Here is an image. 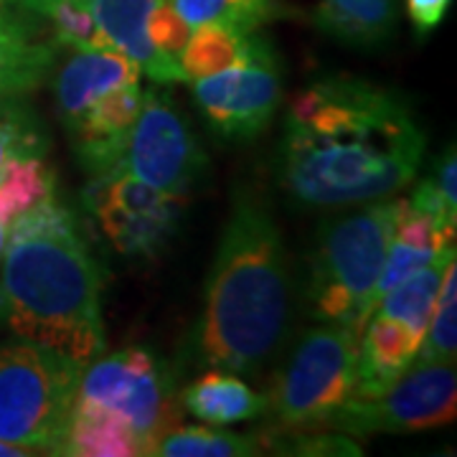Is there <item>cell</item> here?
Segmentation results:
<instances>
[{"mask_svg": "<svg viewBox=\"0 0 457 457\" xmlns=\"http://www.w3.org/2000/svg\"><path fill=\"white\" fill-rule=\"evenodd\" d=\"M425 150V128L396 89L328 74L290 102L275 176L300 209H351L409 186Z\"/></svg>", "mask_w": 457, "mask_h": 457, "instance_id": "cell-1", "label": "cell"}, {"mask_svg": "<svg viewBox=\"0 0 457 457\" xmlns=\"http://www.w3.org/2000/svg\"><path fill=\"white\" fill-rule=\"evenodd\" d=\"M293 311V275L275 213L257 191L237 186L191 330V361L254 378L279 356Z\"/></svg>", "mask_w": 457, "mask_h": 457, "instance_id": "cell-2", "label": "cell"}, {"mask_svg": "<svg viewBox=\"0 0 457 457\" xmlns=\"http://www.w3.org/2000/svg\"><path fill=\"white\" fill-rule=\"evenodd\" d=\"M104 272L77 213L56 196L8 227L0 260V328L87 366L104 353Z\"/></svg>", "mask_w": 457, "mask_h": 457, "instance_id": "cell-3", "label": "cell"}, {"mask_svg": "<svg viewBox=\"0 0 457 457\" xmlns=\"http://www.w3.org/2000/svg\"><path fill=\"white\" fill-rule=\"evenodd\" d=\"M404 198L363 204L318 228L308 257L305 308L318 323L353 328L361 336L371 318V297Z\"/></svg>", "mask_w": 457, "mask_h": 457, "instance_id": "cell-4", "label": "cell"}, {"mask_svg": "<svg viewBox=\"0 0 457 457\" xmlns=\"http://www.w3.org/2000/svg\"><path fill=\"white\" fill-rule=\"evenodd\" d=\"M359 333L348 326L320 323L297 336L267 394L270 432H318L356 394Z\"/></svg>", "mask_w": 457, "mask_h": 457, "instance_id": "cell-5", "label": "cell"}, {"mask_svg": "<svg viewBox=\"0 0 457 457\" xmlns=\"http://www.w3.org/2000/svg\"><path fill=\"white\" fill-rule=\"evenodd\" d=\"M82 363L41 343L0 345V440L59 455L82 376Z\"/></svg>", "mask_w": 457, "mask_h": 457, "instance_id": "cell-6", "label": "cell"}, {"mask_svg": "<svg viewBox=\"0 0 457 457\" xmlns=\"http://www.w3.org/2000/svg\"><path fill=\"white\" fill-rule=\"evenodd\" d=\"M74 404L114 414L135 435L143 455L180 425V394L173 369L145 348L97 356L82 369Z\"/></svg>", "mask_w": 457, "mask_h": 457, "instance_id": "cell-7", "label": "cell"}, {"mask_svg": "<svg viewBox=\"0 0 457 457\" xmlns=\"http://www.w3.org/2000/svg\"><path fill=\"white\" fill-rule=\"evenodd\" d=\"M114 170L183 198L196 191L209 170V158L191 122L179 112L173 97L153 84L143 89V104L132 122L125 150Z\"/></svg>", "mask_w": 457, "mask_h": 457, "instance_id": "cell-8", "label": "cell"}, {"mask_svg": "<svg viewBox=\"0 0 457 457\" xmlns=\"http://www.w3.org/2000/svg\"><path fill=\"white\" fill-rule=\"evenodd\" d=\"M282 87L279 54L262 33L242 62L191 79L194 102L209 130L228 143H249L270 128L282 104Z\"/></svg>", "mask_w": 457, "mask_h": 457, "instance_id": "cell-9", "label": "cell"}, {"mask_svg": "<svg viewBox=\"0 0 457 457\" xmlns=\"http://www.w3.org/2000/svg\"><path fill=\"white\" fill-rule=\"evenodd\" d=\"M455 363L417 361L374 399H351L328 429L343 435H407L455 422Z\"/></svg>", "mask_w": 457, "mask_h": 457, "instance_id": "cell-10", "label": "cell"}, {"mask_svg": "<svg viewBox=\"0 0 457 457\" xmlns=\"http://www.w3.org/2000/svg\"><path fill=\"white\" fill-rule=\"evenodd\" d=\"M82 204L120 254L143 260L163 252L183 213V198L168 196L122 170L89 176Z\"/></svg>", "mask_w": 457, "mask_h": 457, "instance_id": "cell-11", "label": "cell"}, {"mask_svg": "<svg viewBox=\"0 0 457 457\" xmlns=\"http://www.w3.org/2000/svg\"><path fill=\"white\" fill-rule=\"evenodd\" d=\"M143 104L140 82L120 84L97 97L82 114H77L64 130L74 155L89 176L110 173L120 163L132 122Z\"/></svg>", "mask_w": 457, "mask_h": 457, "instance_id": "cell-12", "label": "cell"}, {"mask_svg": "<svg viewBox=\"0 0 457 457\" xmlns=\"http://www.w3.org/2000/svg\"><path fill=\"white\" fill-rule=\"evenodd\" d=\"M450 246H455V228L445 227L435 216L414 209L409 198H404L392 245H389L381 275L376 282L374 297H371V312L386 290L411 278L414 272L425 270L429 262Z\"/></svg>", "mask_w": 457, "mask_h": 457, "instance_id": "cell-13", "label": "cell"}, {"mask_svg": "<svg viewBox=\"0 0 457 457\" xmlns=\"http://www.w3.org/2000/svg\"><path fill=\"white\" fill-rule=\"evenodd\" d=\"M140 66L120 51H74L56 74V110L64 128L104 92L120 84L140 82Z\"/></svg>", "mask_w": 457, "mask_h": 457, "instance_id": "cell-14", "label": "cell"}, {"mask_svg": "<svg viewBox=\"0 0 457 457\" xmlns=\"http://www.w3.org/2000/svg\"><path fill=\"white\" fill-rule=\"evenodd\" d=\"M54 38L44 41L31 23L0 11V97H23L49 79L56 64Z\"/></svg>", "mask_w": 457, "mask_h": 457, "instance_id": "cell-15", "label": "cell"}, {"mask_svg": "<svg viewBox=\"0 0 457 457\" xmlns=\"http://www.w3.org/2000/svg\"><path fill=\"white\" fill-rule=\"evenodd\" d=\"M89 5L114 51L130 56L155 84H173L145 33L147 21L170 5V0H89Z\"/></svg>", "mask_w": 457, "mask_h": 457, "instance_id": "cell-16", "label": "cell"}, {"mask_svg": "<svg viewBox=\"0 0 457 457\" xmlns=\"http://www.w3.org/2000/svg\"><path fill=\"white\" fill-rule=\"evenodd\" d=\"M180 407L204 425H239L267 414V394L254 392L242 376L212 369L180 392Z\"/></svg>", "mask_w": 457, "mask_h": 457, "instance_id": "cell-17", "label": "cell"}, {"mask_svg": "<svg viewBox=\"0 0 457 457\" xmlns=\"http://www.w3.org/2000/svg\"><path fill=\"white\" fill-rule=\"evenodd\" d=\"M315 26L338 44L376 49L392 38L396 8L394 0H320Z\"/></svg>", "mask_w": 457, "mask_h": 457, "instance_id": "cell-18", "label": "cell"}, {"mask_svg": "<svg viewBox=\"0 0 457 457\" xmlns=\"http://www.w3.org/2000/svg\"><path fill=\"white\" fill-rule=\"evenodd\" d=\"M59 455L137 457L143 455V450L135 440V435L114 414L74 404Z\"/></svg>", "mask_w": 457, "mask_h": 457, "instance_id": "cell-19", "label": "cell"}, {"mask_svg": "<svg viewBox=\"0 0 457 457\" xmlns=\"http://www.w3.org/2000/svg\"><path fill=\"white\" fill-rule=\"evenodd\" d=\"M254 38L257 31H242L224 23H204L191 29V36L179 56L183 79L191 82L198 77H209L242 62Z\"/></svg>", "mask_w": 457, "mask_h": 457, "instance_id": "cell-20", "label": "cell"}, {"mask_svg": "<svg viewBox=\"0 0 457 457\" xmlns=\"http://www.w3.org/2000/svg\"><path fill=\"white\" fill-rule=\"evenodd\" d=\"M264 450V435L260 432H234L219 425H179L155 442L153 457H252Z\"/></svg>", "mask_w": 457, "mask_h": 457, "instance_id": "cell-21", "label": "cell"}, {"mask_svg": "<svg viewBox=\"0 0 457 457\" xmlns=\"http://www.w3.org/2000/svg\"><path fill=\"white\" fill-rule=\"evenodd\" d=\"M54 191L56 173L46 163V155L16 161L0 179V224L11 227L21 213L54 196Z\"/></svg>", "mask_w": 457, "mask_h": 457, "instance_id": "cell-22", "label": "cell"}, {"mask_svg": "<svg viewBox=\"0 0 457 457\" xmlns=\"http://www.w3.org/2000/svg\"><path fill=\"white\" fill-rule=\"evenodd\" d=\"M46 153L49 132L31 104L21 97H0V179L21 158Z\"/></svg>", "mask_w": 457, "mask_h": 457, "instance_id": "cell-23", "label": "cell"}, {"mask_svg": "<svg viewBox=\"0 0 457 457\" xmlns=\"http://www.w3.org/2000/svg\"><path fill=\"white\" fill-rule=\"evenodd\" d=\"M191 29L204 23H224L242 31H260L267 21L282 16L279 0H170Z\"/></svg>", "mask_w": 457, "mask_h": 457, "instance_id": "cell-24", "label": "cell"}, {"mask_svg": "<svg viewBox=\"0 0 457 457\" xmlns=\"http://www.w3.org/2000/svg\"><path fill=\"white\" fill-rule=\"evenodd\" d=\"M457 356V264H447L440 282L435 312L425 333L417 361L429 363H455Z\"/></svg>", "mask_w": 457, "mask_h": 457, "instance_id": "cell-25", "label": "cell"}, {"mask_svg": "<svg viewBox=\"0 0 457 457\" xmlns=\"http://www.w3.org/2000/svg\"><path fill=\"white\" fill-rule=\"evenodd\" d=\"M409 204L435 216L440 224L457 228V158L455 145L442 150L432 170L411 191Z\"/></svg>", "mask_w": 457, "mask_h": 457, "instance_id": "cell-26", "label": "cell"}, {"mask_svg": "<svg viewBox=\"0 0 457 457\" xmlns=\"http://www.w3.org/2000/svg\"><path fill=\"white\" fill-rule=\"evenodd\" d=\"M54 29V44L74 51L112 49L95 21L89 0H59L44 13Z\"/></svg>", "mask_w": 457, "mask_h": 457, "instance_id": "cell-27", "label": "cell"}, {"mask_svg": "<svg viewBox=\"0 0 457 457\" xmlns=\"http://www.w3.org/2000/svg\"><path fill=\"white\" fill-rule=\"evenodd\" d=\"M453 0H407V16L420 36L432 33L440 26Z\"/></svg>", "mask_w": 457, "mask_h": 457, "instance_id": "cell-28", "label": "cell"}, {"mask_svg": "<svg viewBox=\"0 0 457 457\" xmlns=\"http://www.w3.org/2000/svg\"><path fill=\"white\" fill-rule=\"evenodd\" d=\"M18 5H23L26 11H31V13H38V16H44L46 11H49L54 3H59V0H16Z\"/></svg>", "mask_w": 457, "mask_h": 457, "instance_id": "cell-29", "label": "cell"}, {"mask_svg": "<svg viewBox=\"0 0 457 457\" xmlns=\"http://www.w3.org/2000/svg\"><path fill=\"white\" fill-rule=\"evenodd\" d=\"M5 239H8V227L0 224V260H3V249H5Z\"/></svg>", "mask_w": 457, "mask_h": 457, "instance_id": "cell-30", "label": "cell"}, {"mask_svg": "<svg viewBox=\"0 0 457 457\" xmlns=\"http://www.w3.org/2000/svg\"><path fill=\"white\" fill-rule=\"evenodd\" d=\"M0 3H3V0H0Z\"/></svg>", "mask_w": 457, "mask_h": 457, "instance_id": "cell-31", "label": "cell"}]
</instances>
